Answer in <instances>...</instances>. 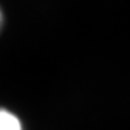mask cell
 Returning a JSON list of instances; mask_svg holds the SVG:
<instances>
[{
    "instance_id": "obj_1",
    "label": "cell",
    "mask_w": 130,
    "mask_h": 130,
    "mask_svg": "<svg viewBox=\"0 0 130 130\" xmlns=\"http://www.w3.org/2000/svg\"><path fill=\"white\" fill-rule=\"evenodd\" d=\"M0 130H22V126L14 113L0 108Z\"/></svg>"
},
{
    "instance_id": "obj_2",
    "label": "cell",
    "mask_w": 130,
    "mask_h": 130,
    "mask_svg": "<svg viewBox=\"0 0 130 130\" xmlns=\"http://www.w3.org/2000/svg\"><path fill=\"white\" fill-rule=\"evenodd\" d=\"M3 21H4V17H3V11H2V8H0V30H2V28H3Z\"/></svg>"
}]
</instances>
